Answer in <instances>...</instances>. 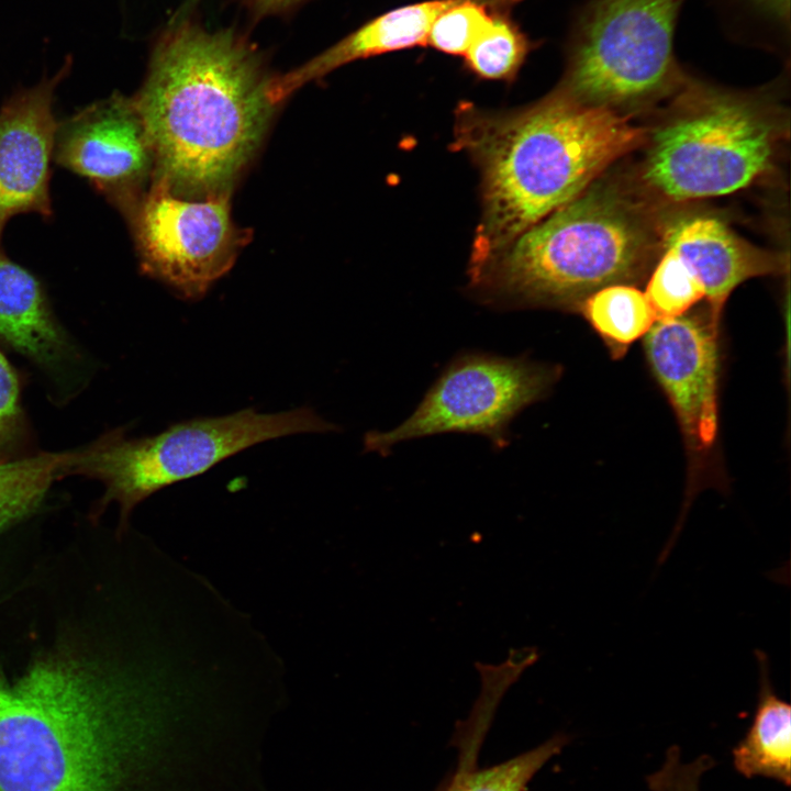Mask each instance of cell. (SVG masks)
<instances>
[{"mask_svg":"<svg viewBox=\"0 0 791 791\" xmlns=\"http://www.w3.org/2000/svg\"><path fill=\"white\" fill-rule=\"evenodd\" d=\"M655 242L642 204L595 180L470 270V291L500 310H576L601 288L642 278Z\"/></svg>","mask_w":791,"mask_h":791,"instance_id":"277c9868","label":"cell"},{"mask_svg":"<svg viewBox=\"0 0 791 791\" xmlns=\"http://www.w3.org/2000/svg\"><path fill=\"white\" fill-rule=\"evenodd\" d=\"M665 249L673 250L702 283L718 322L724 302L743 281L776 272L780 260L734 233L713 216H691L671 224L664 233Z\"/></svg>","mask_w":791,"mask_h":791,"instance_id":"5bb4252c","label":"cell"},{"mask_svg":"<svg viewBox=\"0 0 791 791\" xmlns=\"http://www.w3.org/2000/svg\"><path fill=\"white\" fill-rule=\"evenodd\" d=\"M684 0H594L581 20L561 89L624 114L677 85V16Z\"/></svg>","mask_w":791,"mask_h":791,"instance_id":"52a82bcc","label":"cell"},{"mask_svg":"<svg viewBox=\"0 0 791 791\" xmlns=\"http://www.w3.org/2000/svg\"><path fill=\"white\" fill-rule=\"evenodd\" d=\"M579 310L614 356L623 355L656 321L645 293L628 283L597 290L583 300Z\"/></svg>","mask_w":791,"mask_h":791,"instance_id":"e0dca14e","label":"cell"},{"mask_svg":"<svg viewBox=\"0 0 791 791\" xmlns=\"http://www.w3.org/2000/svg\"><path fill=\"white\" fill-rule=\"evenodd\" d=\"M759 690L754 718L733 749L735 769L746 778L766 777L789 787L791 782V708L770 680L766 653L755 651Z\"/></svg>","mask_w":791,"mask_h":791,"instance_id":"2e32d148","label":"cell"},{"mask_svg":"<svg viewBox=\"0 0 791 791\" xmlns=\"http://www.w3.org/2000/svg\"><path fill=\"white\" fill-rule=\"evenodd\" d=\"M644 293L656 320L682 315L705 298L704 288L698 277L671 249H665Z\"/></svg>","mask_w":791,"mask_h":791,"instance_id":"ffe728a7","label":"cell"},{"mask_svg":"<svg viewBox=\"0 0 791 791\" xmlns=\"http://www.w3.org/2000/svg\"><path fill=\"white\" fill-rule=\"evenodd\" d=\"M0 337L56 382L74 381L80 356L60 326L42 282L0 252Z\"/></svg>","mask_w":791,"mask_h":791,"instance_id":"4fadbf2b","label":"cell"},{"mask_svg":"<svg viewBox=\"0 0 791 791\" xmlns=\"http://www.w3.org/2000/svg\"><path fill=\"white\" fill-rule=\"evenodd\" d=\"M172 650L63 637L0 666V791H216L221 708Z\"/></svg>","mask_w":791,"mask_h":791,"instance_id":"6da1fadb","label":"cell"},{"mask_svg":"<svg viewBox=\"0 0 791 791\" xmlns=\"http://www.w3.org/2000/svg\"><path fill=\"white\" fill-rule=\"evenodd\" d=\"M528 52V42L511 21L493 16L465 53L467 67L484 79H512Z\"/></svg>","mask_w":791,"mask_h":791,"instance_id":"d6986e66","label":"cell"},{"mask_svg":"<svg viewBox=\"0 0 791 791\" xmlns=\"http://www.w3.org/2000/svg\"><path fill=\"white\" fill-rule=\"evenodd\" d=\"M125 219L142 271L190 300L225 275L250 239L232 221L230 193L186 199L152 182Z\"/></svg>","mask_w":791,"mask_h":791,"instance_id":"9c48e42d","label":"cell"},{"mask_svg":"<svg viewBox=\"0 0 791 791\" xmlns=\"http://www.w3.org/2000/svg\"><path fill=\"white\" fill-rule=\"evenodd\" d=\"M717 336L711 313L656 320L644 335L650 369L695 450L710 448L717 433Z\"/></svg>","mask_w":791,"mask_h":791,"instance_id":"8fae6325","label":"cell"},{"mask_svg":"<svg viewBox=\"0 0 791 791\" xmlns=\"http://www.w3.org/2000/svg\"><path fill=\"white\" fill-rule=\"evenodd\" d=\"M54 159L85 178L126 218L146 192L153 154L143 121L119 92L58 122Z\"/></svg>","mask_w":791,"mask_h":791,"instance_id":"30bf717a","label":"cell"},{"mask_svg":"<svg viewBox=\"0 0 791 791\" xmlns=\"http://www.w3.org/2000/svg\"><path fill=\"white\" fill-rule=\"evenodd\" d=\"M492 20L488 0H459L435 19L427 43L447 54L465 55Z\"/></svg>","mask_w":791,"mask_h":791,"instance_id":"7402d4cb","label":"cell"},{"mask_svg":"<svg viewBox=\"0 0 791 791\" xmlns=\"http://www.w3.org/2000/svg\"><path fill=\"white\" fill-rule=\"evenodd\" d=\"M558 734L497 766L460 776L449 791H524L533 776L567 744Z\"/></svg>","mask_w":791,"mask_h":791,"instance_id":"44dd1931","label":"cell"},{"mask_svg":"<svg viewBox=\"0 0 791 791\" xmlns=\"http://www.w3.org/2000/svg\"><path fill=\"white\" fill-rule=\"evenodd\" d=\"M271 80L230 31L182 23L166 33L131 97L152 148V182L186 199L230 193L277 107Z\"/></svg>","mask_w":791,"mask_h":791,"instance_id":"7a4b0ae2","label":"cell"},{"mask_svg":"<svg viewBox=\"0 0 791 791\" xmlns=\"http://www.w3.org/2000/svg\"><path fill=\"white\" fill-rule=\"evenodd\" d=\"M559 375L560 368L526 357L459 354L403 423L366 434L365 449L386 456L401 442L443 433L479 434L504 448L513 419L545 398Z\"/></svg>","mask_w":791,"mask_h":791,"instance_id":"ba28073f","label":"cell"},{"mask_svg":"<svg viewBox=\"0 0 791 791\" xmlns=\"http://www.w3.org/2000/svg\"><path fill=\"white\" fill-rule=\"evenodd\" d=\"M780 135L756 100L693 86L650 133L642 179L671 201L733 193L771 167Z\"/></svg>","mask_w":791,"mask_h":791,"instance_id":"8992f818","label":"cell"},{"mask_svg":"<svg viewBox=\"0 0 791 791\" xmlns=\"http://www.w3.org/2000/svg\"><path fill=\"white\" fill-rule=\"evenodd\" d=\"M459 0H432L392 10L368 22L297 69L272 78L270 96L276 104L313 79L349 62L427 44L435 19Z\"/></svg>","mask_w":791,"mask_h":791,"instance_id":"9a60e30c","label":"cell"},{"mask_svg":"<svg viewBox=\"0 0 791 791\" xmlns=\"http://www.w3.org/2000/svg\"><path fill=\"white\" fill-rule=\"evenodd\" d=\"M23 432L16 374L0 352V463L9 459Z\"/></svg>","mask_w":791,"mask_h":791,"instance_id":"603a6c76","label":"cell"},{"mask_svg":"<svg viewBox=\"0 0 791 791\" xmlns=\"http://www.w3.org/2000/svg\"><path fill=\"white\" fill-rule=\"evenodd\" d=\"M70 69L68 58L54 76L15 90L0 108V252L2 233L13 216H53L51 165L58 124L53 104Z\"/></svg>","mask_w":791,"mask_h":791,"instance_id":"7c38bea8","label":"cell"},{"mask_svg":"<svg viewBox=\"0 0 791 791\" xmlns=\"http://www.w3.org/2000/svg\"><path fill=\"white\" fill-rule=\"evenodd\" d=\"M337 430L309 406L279 413L247 408L183 421L148 437L127 438L122 430L112 431L86 448L71 450L66 475H82L103 483L101 506L119 504L122 532L133 509L165 487L202 475L266 441Z\"/></svg>","mask_w":791,"mask_h":791,"instance_id":"5b68a950","label":"cell"},{"mask_svg":"<svg viewBox=\"0 0 791 791\" xmlns=\"http://www.w3.org/2000/svg\"><path fill=\"white\" fill-rule=\"evenodd\" d=\"M645 140L624 114L582 103L561 88L521 111L459 114L456 141L482 177L470 270L576 199Z\"/></svg>","mask_w":791,"mask_h":791,"instance_id":"3957f363","label":"cell"},{"mask_svg":"<svg viewBox=\"0 0 791 791\" xmlns=\"http://www.w3.org/2000/svg\"><path fill=\"white\" fill-rule=\"evenodd\" d=\"M249 5L259 14H271L285 11L301 0H247Z\"/></svg>","mask_w":791,"mask_h":791,"instance_id":"cb8c5ba5","label":"cell"},{"mask_svg":"<svg viewBox=\"0 0 791 791\" xmlns=\"http://www.w3.org/2000/svg\"><path fill=\"white\" fill-rule=\"evenodd\" d=\"M762 1L770 5H773V9H776L779 13H782L783 11L788 12L789 0H762Z\"/></svg>","mask_w":791,"mask_h":791,"instance_id":"d4e9b609","label":"cell"},{"mask_svg":"<svg viewBox=\"0 0 791 791\" xmlns=\"http://www.w3.org/2000/svg\"><path fill=\"white\" fill-rule=\"evenodd\" d=\"M70 450L0 463V531L33 512L51 484L66 475Z\"/></svg>","mask_w":791,"mask_h":791,"instance_id":"ac0fdd59","label":"cell"}]
</instances>
